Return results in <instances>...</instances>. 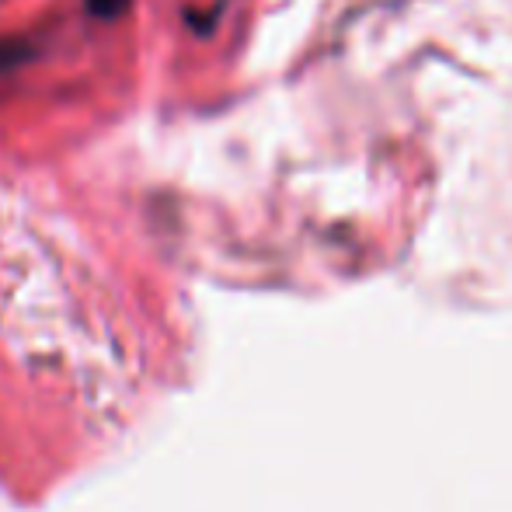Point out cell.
<instances>
[{
  "label": "cell",
  "instance_id": "1",
  "mask_svg": "<svg viewBox=\"0 0 512 512\" xmlns=\"http://www.w3.org/2000/svg\"><path fill=\"white\" fill-rule=\"evenodd\" d=\"M28 56H32V46H28V42H21V39H4V42H0V77L11 74L14 67H21Z\"/></svg>",
  "mask_w": 512,
  "mask_h": 512
},
{
  "label": "cell",
  "instance_id": "2",
  "mask_svg": "<svg viewBox=\"0 0 512 512\" xmlns=\"http://www.w3.org/2000/svg\"><path fill=\"white\" fill-rule=\"evenodd\" d=\"M84 7H88V14L108 21V18H119V14L129 7V0H84Z\"/></svg>",
  "mask_w": 512,
  "mask_h": 512
}]
</instances>
